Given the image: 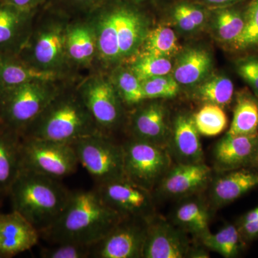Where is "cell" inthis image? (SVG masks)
<instances>
[{"label":"cell","mask_w":258,"mask_h":258,"mask_svg":"<svg viewBox=\"0 0 258 258\" xmlns=\"http://www.w3.org/2000/svg\"><path fill=\"white\" fill-rule=\"evenodd\" d=\"M123 217L106 205L96 189L72 191L60 217L40 232V237L51 244L76 242L92 245Z\"/></svg>","instance_id":"obj_1"},{"label":"cell","mask_w":258,"mask_h":258,"mask_svg":"<svg viewBox=\"0 0 258 258\" xmlns=\"http://www.w3.org/2000/svg\"><path fill=\"white\" fill-rule=\"evenodd\" d=\"M68 81L53 99L23 132L24 138L71 144L101 133L76 88Z\"/></svg>","instance_id":"obj_2"},{"label":"cell","mask_w":258,"mask_h":258,"mask_svg":"<svg viewBox=\"0 0 258 258\" xmlns=\"http://www.w3.org/2000/svg\"><path fill=\"white\" fill-rule=\"evenodd\" d=\"M71 17L47 4L37 12L31 32L18 56L34 69L63 80L74 76L66 50Z\"/></svg>","instance_id":"obj_3"},{"label":"cell","mask_w":258,"mask_h":258,"mask_svg":"<svg viewBox=\"0 0 258 258\" xmlns=\"http://www.w3.org/2000/svg\"><path fill=\"white\" fill-rule=\"evenodd\" d=\"M12 186L14 210L39 233L58 219L72 194L60 180L25 169H21Z\"/></svg>","instance_id":"obj_4"},{"label":"cell","mask_w":258,"mask_h":258,"mask_svg":"<svg viewBox=\"0 0 258 258\" xmlns=\"http://www.w3.org/2000/svg\"><path fill=\"white\" fill-rule=\"evenodd\" d=\"M69 81L37 80L5 89L0 99L2 117L23 134Z\"/></svg>","instance_id":"obj_5"},{"label":"cell","mask_w":258,"mask_h":258,"mask_svg":"<svg viewBox=\"0 0 258 258\" xmlns=\"http://www.w3.org/2000/svg\"><path fill=\"white\" fill-rule=\"evenodd\" d=\"M76 88L99 132L111 137L123 124L125 105L108 73L94 71L76 83Z\"/></svg>","instance_id":"obj_6"},{"label":"cell","mask_w":258,"mask_h":258,"mask_svg":"<svg viewBox=\"0 0 258 258\" xmlns=\"http://www.w3.org/2000/svg\"><path fill=\"white\" fill-rule=\"evenodd\" d=\"M79 164L86 169L96 186L124 179L123 146L111 136L97 133L71 144Z\"/></svg>","instance_id":"obj_7"},{"label":"cell","mask_w":258,"mask_h":258,"mask_svg":"<svg viewBox=\"0 0 258 258\" xmlns=\"http://www.w3.org/2000/svg\"><path fill=\"white\" fill-rule=\"evenodd\" d=\"M122 146L125 177L152 192L172 167L167 148L133 138Z\"/></svg>","instance_id":"obj_8"},{"label":"cell","mask_w":258,"mask_h":258,"mask_svg":"<svg viewBox=\"0 0 258 258\" xmlns=\"http://www.w3.org/2000/svg\"><path fill=\"white\" fill-rule=\"evenodd\" d=\"M23 141L21 169L59 180L77 171L79 161L71 144L32 138Z\"/></svg>","instance_id":"obj_9"},{"label":"cell","mask_w":258,"mask_h":258,"mask_svg":"<svg viewBox=\"0 0 258 258\" xmlns=\"http://www.w3.org/2000/svg\"><path fill=\"white\" fill-rule=\"evenodd\" d=\"M147 231V218L123 217L103 239L91 245V257L143 258Z\"/></svg>","instance_id":"obj_10"},{"label":"cell","mask_w":258,"mask_h":258,"mask_svg":"<svg viewBox=\"0 0 258 258\" xmlns=\"http://www.w3.org/2000/svg\"><path fill=\"white\" fill-rule=\"evenodd\" d=\"M115 20L121 63L130 60L150 30L151 20L144 7L128 0H114Z\"/></svg>","instance_id":"obj_11"},{"label":"cell","mask_w":258,"mask_h":258,"mask_svg":"<svg viewBox=\"0 0 258 258\" xmlns=\"http://www.w3.org/2000/svg\"><path fill=\"white\" fill-rule=\"evenodd\" d=\"M96 189L106 205L122 216L148 218L154 215L152 191L127 178L98 185Z\"/></svg>","instance_id":"obj_12"},{"label":"cell","mask_w":258,"mask_h":258,"mask_svg":"<svg viewBox=\"0 0 258 258\" xmlns=\"http://www.w3.org/2000/svg\"><path fill=\"white\" fill-rule=\"evenodd\" d=\"M186 233L154 214L147 218L143 258L188 257L191 247Z\"/></svg>","instance_id":"obj_13"},{"label":"cell","mask_w":258,"mask_h":258,"mask_svg":"<svg viewBox=\"0 0 258 258\" xmlns=\"http://www.w3.org/2000/svg\"><path fill=\"white\" fill-rule=\"evenodd\" d=\"M88 15L92 20L96 32L98 48L96 71L108 72L122 64L118 46L114 0H106Z\"/></svg>","instance_id":"obj_14"},{"label":"cell","mask_w":258,"mask_h":258,"mask_svg":"<svg viewBox=\"0 0 258 258\" xmlns=\"http://www.w3.org/2000/svg\"><path fill=\"white\" fill-rule=\"evenodd\" d=\"M66 50L74 73L80 69L96 71L98 48L96 32L89 15L71 17L66 32Z\"/></svg>","instance_id":"obj_15"},{"label":"cell","mask_w":258,"mask_h":258,"mask_svg":"<svg viewBox=\"0 0 258 258\" xmlns=\"http://www.w3.org/2000/svg\"><path fill=\"white\" fill-rule=\"evenodd\" d=\"M129 131L131 138L167 148L171 130L162 103L144 101L135 106L129 118Z\"/></svg>","instance_id":"obj_16"},{"label":"cell","mask_w":258,"mask_h":258,"mask_svg":"<svg viewBox=\"0 0 258 258\" xmlns=\"http://www.w3.org/2000/svg\"><path fill=\"white\" fill-rule=\"evenodd\" d=\"M212 180V169L205 163L178 164L166 173L156 191L166 198H186L205 189Z\"/></svg>","instance_id":"obj_17"},{"label":"cell","mask_w":258,"mask_h":258,"mask_svg":"<svg viewBox=\"0 0 258 258\" xmlns=\"http://www.w3.org/2000/svg\"><path fill=\"white\" fill-rule=\"evenodd\" d=\"M39 10L22 9L0 2V55H18L28 40Z\"/></svg>","instance_id":"obj_18"},{"label":"cell","mask_w":258,"mask_h":258,"mask_svg":"<svg viewBox=\"0 0 258 258\" xmlns=\"http://www.w3.org/2000/svg\"><path fill=\"white\" fill-rule=\"evenodd\" d=\"M258 152V134H226L213 149L215 170L219 173L253 166Z\"/></svg>","instance_id":"obj_19"},{"label":"cell","mask_w":258,"mask_h":258,"mask_svg":"<svg viewBox=\"0 0 258 258\" xmlns=\"http://www.w3.org/2000/svg\"><path fill=\"white\" fill-rule=\"evenodd\" d=\"M210 184V205L223 208L257 187L258 167L251 166L220 172Z\"/></svg>","instance_id":"obj_20"},{"label":"cell","mask_w":258,"mask_h":258,"mask_svg":"<svg viewBox=\"0 0 258 258\" xmlns=\"http://www.w3.org/2000/svg\"><path fill=\"white\" fill-rule=\"evenodd\" d=\"M38 230L20 212L0 214V255L12 257L35 247Z\"/></svg>","instance_id":"obj_21"},{"label":"cell","mask_w":258,"mask_h":258,"mask_svg":"<svg viewBox=\"0 0 258 258\" xmlns=\"http://www.w3.org/2000/svg\"><path fill=\"white\" fill-rule=\"evenodd\" d=\"M200 135L193 115L183 113L176 117L167 149L171 157L175 158L178 164L204 163V152Z\"/></svg>","instance_id":"obj_22"},{"label":"cell","mask_w":258,"mask_h":258,"mask_svg":"<svg viewBox=\"0 0 258 258\" xmlns=\"http://www.w3.org/2000/svg\"><path fill=\"white\" fill-rule=\"evenodd\" d=\"M175 57L171 74L180 86L195 88L212 74L213 57L205 47L182 48Z\"/></svg>","instance_id":"obj_23"},{"label":"cell","mask_w":258,"mask_h":258,"mask_svg":"<svg viewBox=\"0 0 258 258\" xmlns=\"http://www.w3.org/2000/svg\"><path fill=\"white\" fill-rule=\"evenodd\" d=\"M247 2V1H246ZM210 9V29L218 41L228 47L243 30L245 22V3Z\"/></svg>","instance_id":"obj_24"},{"label":"cell","mask_w":258,"mask_h":258,"mask_svg":"<svg viewBox=\"0 0 258 258\" xmlns=\"http://www.w3.org/2000/svg\"><path fill=\"white\" fill-rule=\"evenodd\" d=\"M210 208L208 204L199 198L185 200L174 210L173 222L185 232L198 238L210 233Z\"/></svg>","instance_id":"obj_25"},{"label":"cell","mask_w":258,"mask_h":258,"mask_svg":"<svg viewBox=\"0 0 258 258\" xmlns=\"http://www.w3.org/2000/svg\"><path fill=\"white\" fill-rule=\"evenodd\" d=\"M37 80L69 81L34 69L18 55H0V86L3 91Z\"/></svg>","instance_id":"obj_26"},{"label":"cell","mask_w":258,"mask_h":258,"mask_svg":"<svg viewBox=\"0 0 258 258\" xmlns=\"http://www.w3.org/2000/svg\"><path fill=\"white\" fill-rule=\"evenodd\" d=\"M227 134H258V99L248 88H244L236 93L233 118Z\"/></svg>","instance_id":"obj_27"},{"label":"cell","mask_w":258,"mask_h":258,"mask_svg":"<svg viewBox=\"0 0 258 258\" xmlns=\"http://www.w3.org/2000/svg\"><path fill=\"white\" fill-rule=\"evenodd\" d=\"M194 94L205 104L216 105L224 108L233 100V82L225 74H211L195 88Z\"/></svg>","instance_id":"obj_28"},{"label":"cell","mask_w":258,"mask_h":258,"mask_svg":"<svg viewBox=\"0 0 258 258\" xmlns=\"http://www.w3.org/2000/svg\"><path fill=\"white\" fill-rule=\"evenodd\" d=\"M182 50L174 30L166 25L151 28L137 54L175 57Z\"/></svg>","instance_id":"obj_29"},{"label":"cell","mask_w":258,"mask_h":258,"mask_svg":"<svg viewBox=\"0 0 258 258\" xmlns=\"http://www.w3.org/2000/svg\"><path fill=\"white\" fill-rule=\"evenodd\" d=\"M106 73L125 106H137L146 101L142 81L126 64H120Z\"/></svg>","instance_id":"obj_30"},{"label":"cell","mask_w":258,"mask_h":258,"mask_svg":"<svg viewBox=\"0 0 258 258\" xmlns=\"http://www.w3.org/2000/svg\"><path fill=\"white\" fill-rule=\"evenodd\" d=\"M200 240L207 249L226 258L238 257L246 244L237 225L233 224L225 225L216 233L210 232L200 238Z\"/></svg>","instance_id":"obj_31"},{"label":"cell","mask_w":258,"mask_h":258,"mask_svg":"<svg viewBox=\"0 0 258 258\" xmlns=\"http://www.w3.org/2000/svg\"><path fill=\"white\" fill-rule=\"evenodd\" d=\"M227 47L239 57L258 55V0L246 2L243 30Z\"/></svg>","instance_id":"obj_32"},{"label":"cell","mask_w":258,"mask_h":258,"mask_svg":"<svg viewBox=\"0 0 258 258\" xmlns=\"http://www.w3.org/2000/svg\"><path fill=\"white\" fill-rule=\"evenodd\" d=\"M21 144L0 134V186L13 184L21 170Z\"/></svg>","instance_id":"obj_33"},{"label":"cell","mask_w":258,"mask_h":258,"mask_svg":"<svg viewBox=\"0 0 258 258\" xmlns=\"http://www.w3.org/2000/svg\"><path fill=\"white\" fill-rule=\"evenodd\" d=\"M173 63L171 58L137 54L125 64L141 81L171 74Z\"/></svg>","instance_id":"obj_34"},{"label":"cell","mask_w":258,"mask_h":258,"mask_svg":"<svg viewBox=\"0 0 258 258\" xmlns=\"http://www.w3.org/2000/svg\"><path fill=\"white\" fill-rule=\"evenodd\" d=\"M194 121L199 133L205 137H215L227 126V117L222 107L205 104L195 115Z\"/></svg>","instance_id":"obj_35"},{"label":"cell","mask_w":258,"mask_h":258,"mask_svg":"<svg viewBox=\"0 0 258 258\" xmlns=\"http://www.w3.org/2000/svg\"><path fill=\"white\" fill-rule=\"evenodd\" d=\"M142 83L146 100L174 98L179 91V83L171 74L145 80Z\"/></svg>","instance_id":"obj_36"},{"label":"cell","mask_w":258,"mask_h":258,"mask_svg":"<svg viewBox=\"0 0 258 258\" xmlns=\"http://www.w3.org/2000/svg\"><path fill=\"white\" fill-rule=\"evenodd\" d=\"M40 256L42 258L91 257V245L76 242L52 244L50 247H42Z\"/></svg>","instance_id":"obj_37"},{"label":"cell","mask_w":258,"mask_h":258,"mask_svg":"<svg viewBox=\"0 0 258 258\" xmlns=\"http://www.w3.org/2000/svg\"><path fill=\"white\" fill-rule=\"evenodd\" d=\"M106 0H50L49 5L61 10L70 17L83 16L105 3Z\"/></svg>","instance_id":"obj_38"},{"label":"cell","mask_w":258,"mask_h":258,"mask_svg":"<svg viewBox=\"0 0 258 258\" xmlns=\"http://www.w3.org/2000/svg\"><path fill=\"white\" fill-rule=\"evenodd\" d=\"M235 66L237 74L247 83L258 99V55L239 57Z\"/></svg>","instance_id":"obj_39"},{"label":"cell","mask_w":258,"mask_h":258,"mask_svg":"<svg viewBox=\"0 0 258 258\" xmlns=\"http://www.w3.org/2000/svg\"><path fill=\"white\" fill-rule=\"evenodd\" d=\"M236 225L246 243L258 238V205L242 215Z\"/></svg>","instance_id":"obj_40"},{"label":"cell","mask_w":258,"mask_h":258,"mask_svg":"<svg viewBox=\"0 0 258 258\" xmlns=\"http://www.w3.org/2000/svg\"><path fill=\"white\" fill-rule=\"evenodd\" d=\"M50 0H1L22 9L39 10L50 3Z\"/></svg>","instance_id":"obj_41"},{"label":"cell","mask_w":258,"mask_h":258,"mask_svg":"<svg viewBox=\"0 0 258 258\" xmlns=\"http://www.w3.org/2000/svg\"><path fill=\"white\" fill-rule=\"evenodd\" d=\"M193 1L207 7L209 9H216V8L240 4L247 0H193Z\"/></svg>","instance_id":"obj_42"},{"label":"cell","mask_w":258,"mask_h":258,"mask_svg":"<svg viewBox=\"0 0 258 258\" xmlns=\"http://www.w3.org/2000/svg\"><path fill=\"white\" fill-rule=\"evenodd\" d=\"M128 1L132 2V3H134V4L144 7V5L148 4V3L159 1V0H128Z\"/></svg>","instance_id":"obj_43"},{"label":"cell","mask_w":258,"mask_h":258,"mask_svg":"<svg viewBox=\"0 0 258 258\" xmlns=\"http://www.w3.org/2000/svg\"><path fill=\"white\" fill-rule=\"evenodd\" d=\"M253 166H257V167H258V152L257 156H256L255 159H254Z\"/></svg>","instance_id":"obj_44"},{"label":"cell","mask_w":258,"mask_h":258,"mask_svg":"<svg viewBox=\"0 0 258 258\" xmlns=\"http://www.w3.org/2000/svg\"><path fill=\"white\" fill-rule=\"evenodd\" d=\"M3 91H3V88L0 86V99H1V97L3 96Z\"/></svg>","instance_id":"obj_45"},{"label":"cell","mask_w":258,"mask_h":258,"mask_svg":"<svg viewBox=\"0 0 258 258\" xmlns=\"http://www.w3.org/2000/svg\"><path fill=\"white\" fill-rule=\"evenodd\" d=\"M1 257H2V256H1V255H0V258H1Z\"/></svg>","instance_id":"obj_46"},{"label":"cell","mask_w":258,"mask_h":258,"mask_svg":"<svg viewBox=\"0 0 258 258\" xmlns=\"http://www.w3.org/2000/svg\"><path fill=\"white\" fill-rule=\"evenodd\" d=\"M0 2H1V0H0Z\"/></svg>","instance_id":"obj_47"}]
</instances>
